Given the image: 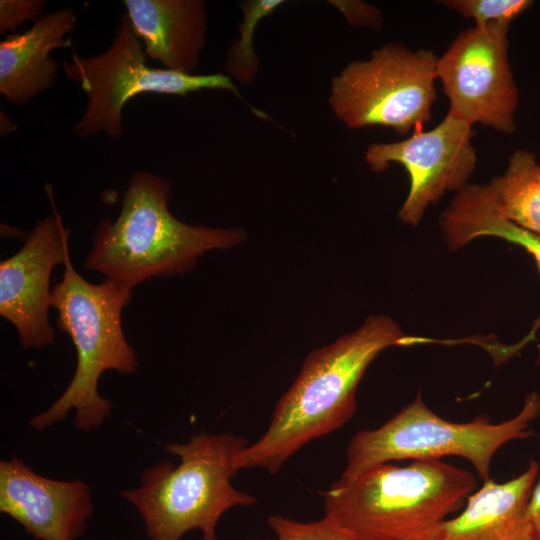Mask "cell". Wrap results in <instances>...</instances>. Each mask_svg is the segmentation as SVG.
I'll use <instances>...</instances> for the list:
<instances>
[{
    "label": "cell",
    "mask_w": 540,
    "mask_h": 540,
    "mask_svg": "<svg viewBox=\"0 0 540 540\" xmlns=\"http://www.w3.org/2000/svg\"><path fill=\"white\" fill-rule=\"evenodd\" d=\"M247 445L234 433L206 431L186 443L167 444L165 451L179 463L162 460L144 469L140 485L120 496L140 514L150 540H180L192 530L201 532V540H217L225 512L257 502L231 482L239 471L236 457Z\"/></svg>",
    "instance_id": "cell-4"
},
{
    "label": "cell",
    "mask_w": 540,
    "mask_h": 540,
    "mask_svg": "<svg viewBox=\"0 0 540 540\" xmlns=\"http://www.w3.org/2000/svg\"><path fill=\"white\" fill-rule=\"evenodd\" d=\"M334 4L343 12L348 21L354 25L376 26L381 23L379 12L363 2H337Z\"/></svg>",
    "instance_id": "cell-22"
},
{
    "label": "cell",
    "mask_w": 540,
    "mask_h": 540,
    "mask_svg": "<svg viewBox=\"0 0 540 540\" xmlns=\"http://www.w3.org/2000/svg\"><path fill=\"white\" fill-rule=\"evenodd\" d=\"M44 1L42 0H1L0 32L16 31V28L27 20H38L42 17Z\"/></svg>",
    "instance_id": "cell-21"
},
{
    "label": "cell",
    "mask_w": 540,
    "mask_h": 540,
    "mask_svg": "<svg viewBox=\"0 0 540 540\" xmlns=\"http://www.w3.org/2000/svg\"><path fill=\"white\" fill-rule=\"evenodd\" d=\"M510 25L488 24L461 32L437 60L449 112L470 124L505 134L516 129L518 89L507 57Z\"/></svg>",
    "instance_id": "cell-9"
},
{
    "label": "cell",
    "mask_w": 540,
    "mask_h": 540,
    "mask_svg": "<svg viewBox=\"0 0 540 540\" xmlns=\"http://www.w3.org/2000/svg\"><path fill=\"white\" fill-rule=\"evenodd\" d=\"M51 305L57 310V326L71 338L77 355L74 375L55 402L28 424L43 432L64 421L74 410L73 424L81 432L97 430L112 413L111 402L99 394L98 383L107 370L133 374L138 366L121 321L132 291L110 279L100 284L85 280L73 267L70 254L63 278L51 288Z\"/></svg>",
    "instance_id": "cell-5"
},
{
    "label": "cell",
    "mask_w": 540,
    "mask_h": 540,
    "mask_svg": "<svg viewBox=\"0 0 540 540\" xmlns=\"http://www.w3.org/2000/svg\"><path fill=\"white\" fill-rule=\"evenodd\" d=\"M437 60L430 50L386 44L333 78L330 106L349 128L385 126L400 134L423 130L436 100Z\"/></svg>",
    "instance_id": "cell-7"
},
{
    "label": "cell",
    "mask_w": 540,
    "mask_h": 540,
    "mask_svg": "<svg viewBox=\"0 0 540 540\" xmlns=\"http://www.w3.org/2000/svg\"><path fill=\"white\" fill-rule=\"evenodd\" d=\"M267 523L277 540H359L326 516L315 521L301 522L275 514L268 517Z\"/></svg>",
    "instance_id": "cell-20"
},
{
    "label": "cell",
    "mask_w": 540,
    "mask_h": 540,
    "mask_svg": "<svg viewBox=\"0 0 540 540\" xmlns=\"http://www.w3.org/2000/svg\"><path fill=\"white\" fill-rule=\"evenodd\" d=\"M248 540H266V539H258V538H254V539H248Z\"/></svg>",
    "instance_id": "cell-26"
},
{
    "label": "cell",
    "mask_w": 540,
    "mask_h": 540,
    "mask_svg": "<svg viewBox=\"0 0 540 540\" xmlns=\"http://www.w3.org/2000/svg\"><path fill=\"white\" fill-rule=\"evenodd\" d=\"M538 364H539V366H540V347H539Z\"/></svg>",
    "instance_id": "cell-25"
},
{
    "label": "cell",
    "mask_w": 540,
    "mask_h": 540,
    "mask_svg": "<svg viewBox=\"0 0 540 540\" xmlns=\"http://www.w3.org/2000/svg\"><path fill=\"white\" fill-rule=\"evenodd\" d=\"M487 185L502 217L540 235V163L535 153L515 150L506 171Z\"/></svg>",
    "instance_id": "cell-17"
},
{
    "label": "cell",
    "mask_w": 540,
    "mask_h": 540,
    "mask_svg": "<svg viewBox=\"0 0 540 540\" xmlns=\"http://www.w3.org/2000/svg\"><path fill=\"white\" fill-rule=\"evenodd\" d=\"M472 126L448 112L429 131L417 130L403 141L367 148L365 160L374 172H383L396 162L409 174V192L398 212L401 222L417 225L427 207L446 191H460L467 185L476 164Z\"/></svg>",
    "instance_id": "cell-10"
},
{
    "label": "cell",
    "mask_w": 540,
    "mask_h": 540,
    "mask_svg": "<svg viewBox=\"0 0 540 540\" xmlns=\"http://www.w3.org/2000/svg\"><path fill=\"white\" fill-rule=\"evenodd\" d=\"M441 226L451 249L479 237L501 238L529 253L540 272V235L502 217L487 184L466 185L461 189L442 215ZM539 327L540 317L530 331L536 333Z\"/></svg>",
    "instance_id": "cell-16"
},
{
    "label": "cell",
    "mask_w": 540,
    "mask_h": 540,
    "mask_svg": "<svg viewBox=\"0 0 540 540\" xmlns=\"http://www.w3.org/2000/svg\"><path fill=\"white\" fill-rule=\"evenodd\" d=\"M16 129V125L10 121L1 111V135H6Z\"/></svg>",
    "instance_id": "cell-24"
},
{
    "label": "cell",
    "mask_w": 540,
    "mask_h": 540,
    "mask_svg": "<svg viewBox=\"0 0 540 540\" xmlns=\"http://www.w3.org/2000/svg\"><path fill=\"white\" fill-rule=\"evenodd\" d=\"M0 512L36 540H78L94 505L85 481L42 476L13 455L0 462Z\"/></svg>",
    "instance_id": "cell-12"
},
{
    "label": "cell",
    "mask_w": 540,
    "mask_h": 540,
    "mask_svg": "<svg viewBox=\"0 0 540 540\" xmlns=\"http://www.w3.org/2000/svg\"><path fill=\"white\" fill-rule=\"evenodd\" d=\"M146 53L128 15L121 16L110 46L101 54H72L62 68L67 78L80 85L87 105L74 133L81 137L105 133L112 139L123 134L122 111L133 97L143 93L185 96L203 89L229 90L241 97L230 76L222 73L194 75L150 67Z\"/></svg>",
    "instance_id": "cell-8"
},
{
    "label": "cell",
    "mask_w": 540,
    "mask_h": 540,
    "mask_svg": "<svg viewBox=\"0 0 540 540\" xmlns=\"http://www.w3.org/2000/svg\"><path fill=\"white\" fill-rule=\"evenodd\" d=\"M75 27L74 10L63 8L0 42V94L9 103L24 105L55 84L58 67L50 52L70 47Z\"/></svg>",
    "instance_id": "cell-14"
},
{
    "label": "cell",
    "mask_w": 540,
    "mask_h": 540,
    "mask_svg": "<svg viewBox=\"0 0 540 540\" xmlns=\"http://www.w3.org/2000/svg\"><path fill=\"white\" fill-rule=\"evenodd\" d=\"M53 215L39 220L22 248L0 263V314L12 323L25 350L52 345L54 330L48 320L52 302L50 275L65 264L69 230L63 225L47 186Z\"/></svg>",
    "instance_id": "cell-11"
},
{
    "label": "cell",
    "mask_w": 540,
    "mask_h": 540,
    "mask_svg": "<svg viewBox=\"0 0 540 540\" xmlns=\"http://www.w3.org/2000/svg\"><path fill=\"white\" fill-rule=\"evenodd\" d=\"M123 3L146 55L166 70L192 74L205 44V3L200 0H125Z\"/></svg>",
    "instance_id": "cell-15"
},
{
    "label": "cell",
    "mask_w": 540,
    "mask_h": 540,
    "mask_svg": "<svg viewBox=\"0 0 540 540\" xmlns=\"http://www.w3.org/2000/svg\"><path fill=\"white\" fill-rule=\"evenodd\" d=\"M417 342L420 338L405 336L390 317L370 316L353 333L309 353L277 402L266 431L237 455L238 469L279 472L307 443L351 419L359 383L379 353Z\"/></svg>",
    "instance_id": "cell-1"
},
{
    "label": "cell",
    "mask_w": 540,
    "mask_h": 540,
    "mask_svg": "<svg viewBox=\"0 0 540 540\" xmlns=\"http://www.w3.org/2000/svg\"><path fill=\"white\" fill-rule=\"evenodd\" d=\"M170 182L148 171L135 172L115 220L104 219L94 234L83 267L132 289L154 277L190 270L199 257L228 249L245 238L239 228L188 225L169 211Z\"/></svg>",
    "instance_id": "cell-2"
},
{
    "label": "cell",
    "mask_w": 540,
    "mask_h": 540,
    "mask_svg": "<svg viewBox=\"0 0 540 540\" xmlns=\"http://www.w3.org/2000/svg\"><path fill=\"white\" fill-rule=\"evenodd\" d=\"M283 3L282 0H253L241 4L243 20L240 25V37L228 50L225 63L231 78L245 84L253 81L258 71V58L253 48L256 26Z\"/></svg>",
    "instance_id": "cell-18"
},
{
    "label": "cell",
    "mask_w": 540,
    "mask_h": 540,
    "mask_svg": "<svg viewBox=\"0 0 540 540\" xmlns=\"http://www.w3.org/2000/svg\"><path fill=\"white\" fill-rule=\"evenodd\" d=\"M529 515L540 540V481H538L532 490L529 500Z\"/></svg>",
    "instance_id": "cell-23"
},
{
    "label": "cell",
    "mask_w": 540,
    "mask_h": 540,
    "mask_svg": "<svg viewBox=\"0 0 540 540\" xmlns=\"http://www.w3.org/2000/svg\"><path fill=\"white\" fill-rule=\"evenodd\" d=\"M465 18H473L476 27L510 23L533 5L530 0H449L440 1Z\"/></svg>",
    "instance_id": "cell-19"
},
{
    "label": "cell",
    "mask_w": 540,
    "mask_h": 540,
    "mask_svg": "<svg viewBox=\"0 0 540 540\" xmlns=\"http://www.w3.org/2000/svg\"><path fill=\"white\" fill-rule=\"evenodd\" d=\"M538 473V462L531 461L509 481H484L462 511L439 525L430 540H539L528 509Z\"/></svg>",
    "instance_id": "cell-13"
},
{
    "label": "cell",
    "mask_w": 540,
    "mask_h": 540,
    "mask_svg": "<svg viewBox=\"0 0 540 540\" xmlns=\"http://www.w3.org/2000/svg\"><path fill=\"white\" fill-rule=\"evenodd\" d=\"M469 471L440 459L366 470L324 495V516L359 540H430L476 488Z\"/></svg>",
    "instance_id": "cell-3"
},
{
    "label": "cell",
    "mask_w": 540,
    "mask_h": 540,
    "mask_svg": "<svg viewBox=\"0 0 540 540\" xmlns=\"http://www.w3.org/2000/svg\"><path fill=\"white\" fill-rule=\"evenodd\" d=\"M540 416V394L530 392L514 417L492 423L488 416L457 423L428 408L418 392L412 403L375 429L358 431L346 451L338 483H347L373 466L397 460H430L458 456L469 461L479 477L490 479L495 453L506 443L533 435L530 424Z\"/></svg>",
    "instance_id": "cell-6"
}]
</instances>
